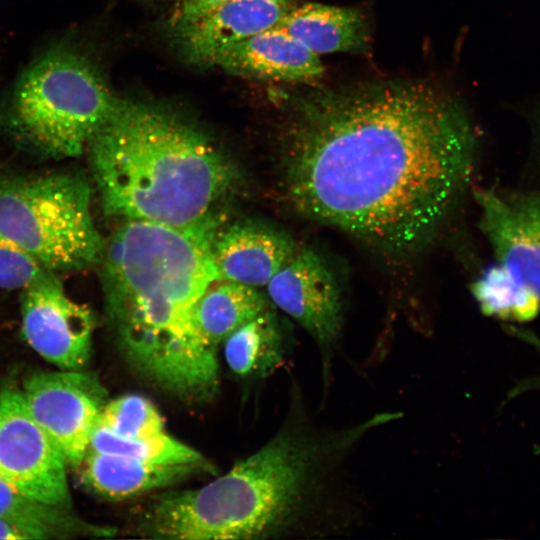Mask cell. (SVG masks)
<instances>
[{
  "instance_id": "1",
  "label": "cell",
  "mask_w": 540,
  "mask_h": 540,
  "mask_svg": "<svg viewBox=\"0 0 540 540\" xmlns=\"http://www.w3.org/2000/svg\"><path fill=\"white\" fill-rule=\"evenodd\" d=\"M477 138L463 105L425 81L313 91L284 131L282 184L292 208L384 253L405 255L463 196Z\"/></svg>"
},
{
  "instance_id": "2",
  "label": "cell",
  "mask_w": 540,
  "mask_h": 540,
  "mask_svg": "<svg viewBox=\"0 0 540 540\" xmlns=\"http://www.w3.org/2000/svg\"><path fill=\"white\" fill-rule=\"evenodd\" d=\"M296 412L224 475L158 496L144 514L142 532L186 540L257 539L292 529L320 539L355 532L364 507L349 465L380 419L372 414L332 426Z\"/></svg>"
},
{
  "instance_id": "3",
  "label": "cell",
  "mask_w": 540,
  "mask_h": 540,
  "mask_svg": "<svg viewBox=\"0 0 540 540\" xmlns=\"http://www.w3.org/2000/svg\"><path fill=\"white\" fill-rule=\"evenodd\" d=\"M215 232L121 220L101 256L107 316L128 361L146 378L187 400H207L219 383L216 350L194 320L204 291L219 280Z\"/></svg>"
},
{
  "instance_id": "4",
  "label": "cell",
  "mask_w": 540,
  "mask_h": 540,
  "mask_svg": "<svg viewBox=\"0 0 540 540\" xmlns=\"http://www.w3.org/2000/svg\"><path fill=\"white\" fill-rule=\"evenodd\" d=\"M87 150L103 210L120 220L216 231V207L239 180L204 131L149 103L121 99Z\"/></svg>"
},
{
  "instance_id": "5",
  "label": "cell",
  "mask_w": 540,
  "mask_h": 540,
  "mask_svg": "<svg viewBox=\"0 0 540 540\" xmlns=\"http://www.w3.org/2000/svg\"><path fill=\"white\" fill-rule=\"evenodd\" d=\"M120 98L86 55L55 46L18 78L9 102L12 126L31 146L55 157H76L116 110Z\"/></svg>"
},
{
  "instance_id": "6",
  "label": "cell",
  "mask_w": 540,
  "mask_h": 540,
  "mask_svg": "<svg viewBox=\"0 0 540 540\" xmlns=\"http://www.w3.org/2000/svg\"><path fill=\"white\" fill-rule=\"evenodd\" d=\"M91 188L74 173L0 181V233L52 272L77 271L101 260L104 249L92 217Z\"/></svg>"
},
{
  "instance_id": "7",
  "label": "cell",
  "mask_w": 540,
  "mask_h": 540,
  "mask_svg": "<svg viewBox=\"0 0 540 540\" xmlns=\"http://www.w3.org/2000/svg\"><path fill=\"white\" fill-rule=\"evenodd\" d=\"M266 288L273 306L295 320L318 348L323 406L333 381L344 325L343 302L336 279L315 250L299 246Z\"/></svg>"
},
{
  "instance_id": "8",
  "label": "cell",
  "mask_w": 540,
  "mask_h": 540,
  "mask_svg": "<svg viewBox=\"0 0 540 540\" xmlns=\"http://www.w3.org/2000/svg\"><path fill=\"white\" fill-rule=\"evenodd\" d=\"M66 467L21 389H0V480L35 499L71 508Z\"/></svg>"
},
{
  "instance_id": "9",
  "label": "cell",
  "mask_w": 540,
  "mask_h": 540,
  "mask_svg": "<svg viewBox=\"0 0 540 540\" xmlns=\"http://www.w3.org/2000/svg\"><path fill=\"white\" fill-rule=\"evenodd\" d=\"M21 392L67 466L79 468L107 402L99 380L81 370L40 371L26 378Z\"/></svg>"
},
{
  "instance_id": "10",
  "label": "cell",
  "mask_w": 540,
  "mask_h": 540,
  "mask_svg": "<svg viewBox=\"0 0 540 540\" xmlns=\"http://www.w3.org/2000/svg\"><path fill=\"white\" fill-rule=\"evenodd\" d=\"M22 334L29 346L62 370H81L92 355V311L72 300L54 272L21 294Z\"/></svg>"
},
{
  "instance_id": "11",
  "label": "cell",
  "mask_w": 540,
  "mask_h": 540,
  "mask_svg": "<svg viewBox=\"0 0 540 540\" xmlns=\"http://www.w3.org/2000/svg\"><path fill=\"white\" fill-rule=\"evenodd\" d=\"M299 245L272 225L244 220L215 232L211 256L219 280L266 286Z\"/></svg>"
},
{
  "instance_id": "12",
  "label": "cell",
  "mask_w": 540,
  "mask_h": 540,
  "mask_svg": "<svg viewBox=\"0 0 540 540\" xmlns=\"http://www.w3.org/2000/svg\"><path fill=\"white\" fill-rule=\"evenodd\" d=\"M294 1L228 0L173 33L187 60L207 64L219 48L272 29Z\"/></svg>"
},
{
  "instance_id": "13",
  "label": "cell",
  "mask_w": 540,
  "mask_h": 540,
  "mask_svg": "<svg viewBox=\"0 0 540 540\" xmlns=\"http://www.w3.org/2000/svg\"><path fill=\"white\" fill-rule=\"evenodd\" d=\"M207 64L237 75L280 81L311 82L324 73L319 55L277 29L223 46Z\"/></svg>"
},
{
  "instance_id": "14",
  "label": "cell",
  "mask_w": 540,
  "mask_h": 540,
  "mask_svg": "<svg viewBox=\"0 0 540 540\" xmlns=\"http://www.w3.org/2000/svg\"><path fill=\"white\" fill-rule=\"evenodd\" d=\"M481 209L480 228L498 263L540 300V236L491 190H474Z\"/></svg>"
},
{
  "instance_id": "15",
  "label": "cell",
  "mask_w": 540,
  "mask_h": 540,
  "mask_svg": "<svg viewBox=\"0 0 540 540\" xmlns=\"http://www.w3.org/2000/svg\"><path fill=\"white\" fill-rule=\"evenodd\" d=\"M83 483L96 494L120 500L182 482L207 464H153L129 457L88 450L81 462Z\"/></svg>"
},
{
  "instance_id": "16",
  "label": "cell",
  "mask_w": 540,
  "mask_h": 540,
  "mask_svg": "<svg viewBox=\"0 0 540 540\" xmlns=\"http://www.w3.org/2000/svg\"><path fill=\"white\" fill-rule=\"evenodd\" d=\"M272 29L280 30L317 55L366 52L369 29L354 8L305 3L292 8Z\"/></svg>"
},
{
  "instance_id": "17",
  "label": "cell",
  "mask_w": 540,
  "mask_h": 540,
  "mask_svg": "<svg viewBox=\"0 0 540 540\" xmlns=\"http://www.w3.org/2000/svg\"><path fill=\"white\" fill-rule=\"evenodd\" d=\"M267 300L256 287L214 281L195 307L194 320L201 339L216 350L233 331L269 309Z\"/></svg>"
},
{
  "instance_id": "18",
  "label": "cell",
  "mask_w": 540,
  "mask_h": 540,
  "mask_svg": "<svg viewBox=\"0 0 540 540\" xmlns=\"http://www.w3.org/2000/svg\"><path fill=\"white\" fill-rule=\"evenodd\" d=\"M0 518L27 531L33 539L111 536L112 528L87 523L71 508L30 497L0 480Z\"/></svg>"
},
{
  "instance_id": "19",
  "label": "cell",
  "mask_w": 540,
  "mask_h": 540,
  "mask_svg": "<svg viewBox=\"0 0 540 540\" xmlns=\"http://www.w3.org/2000/svg\"><path fill=\"white\" fill-rule=\"evenodd\" d=\"M283 340L277 315L270 307L223 341L227 365L241 376L270 372L284 359Z\"/></svg>"
},
{
  "instance_id": "20",
  "label": "cell",
  "mask_w": 540,
  "mask_h": 540,
  "mask_svg": "<svg viewBox=\"0 0 540 540\" xmlns=\"http://www.w3.org/2000/svg\"><path fill=\"white\" fill-rule=\"evenodd\" d=\"M481 312L506 321L526 322L535 318L540 300L518 283L499 263L490 266L471 285Z\"/></svg>"
},
{
  "instance_id": "21",
  "label": "cell",
  "mask_w": 540,
  "mask_h": 540,
  "mask_svg": "<svg viewBox=\"0 0 540 540\" xmlns=\"http://www.w3.org/2000/svg\"><path fill=\"white\" fill-rule=\"evenodd\" d=\"M89 449L153 464H207L201 453L166 432L125 438L97 424Z\"/></svg>"
},
{
  "instance_id": "22",
  "label": "cell",
  "mask_w": 540,
  "mask_h": 540,
  "mask_svg": "<svg viewBox=\"0 0 540 540\" xmlns=\"http://www.w3.org/2000/svg\"><path fill=\"white\" fill-rule=\"evenodd\" d=\"M98 424L125 438H140L165 432L162 416L145 397L128 394L104 405Z\"/></svg>"
},
{
  "instance_id": "23",
  "label": "cell",
  "mask_w": 540,
  "mask_h": 540,
  "mask_svg": "<svg viewBox=\"0 0 540 540\" xmlns=\"http://www.w3.org/2000/svg\"><path fill=\"white\" fill-rule=\"evenodd\" d=\"M49 272L30 252L0 233V288L22 291Z\"/></svg>"
},
{
  "instance_id": "24",
  "label": "cell",
  "mask_w": 540,
  "mask_h": 540,
  "mask_svg": "<svg viewBox=\"0 0 540 540\" xmlns=\"http://www.w3.org/2000/svg\"><path fill=\"white\" fill-rule=\"evenodd\" d=\"M228 0H176L168 20L170 29L179 30Z\"/></svg>"
},
{
  "instance_id": "25",
  "label": "cell",
  "mask_w": 540,
  "mask_h": 540,
  "mask_svg": "<svg viewBox=\"0 0 540 540\" xmlns=\"http://www.w3.org/2000/svg\"><path fill=\"white\" fill-rule=\"evenodd\" d=\"M508 204L540 236V194L520 195L511 199Z\"/></svg>"
},
{
  "instance_id": "26",
  "label": "cell",
  "mask_w": 540,
  "mask_h": 540,
  "mask_svg": "<svg viewBox=\"0 0 540 540\" xmlns=\"http://www.w3.org/2000/svg\"><path fill=\"white\" fill-rule=\"evenodd\" d=\"M0 540H34L24 529L16 524L0 518Z\"/></svg>"
},
{
  "instance_id": "27",
  "label": "cell",
  "mask_w": 540,
  "mask_h": 540,
  "mask_svg": "<svg viewBox=\"0 0 540 540\" xmlns=\"http://www.w3.org/2000/svg\"><path fill=\"white\" fill-rule=\"evenodd\" d=\"M510 331L516 334L519 338L533 344L536 348H538V350H540V340L532 333L514 327H510Z\"/></svg>"
},
{
  "instance_id": "28",
  "label": "cell",
  "mask_w": 540,
  "mask_h": 540,
  "mask_svg": "<svg viewBox=\"0 0 540 540\" xmlns=\"http://www.w3.org/2000/svg\"><path fill=\"white\" fill-rule=\"evenodd\" d=\"M151 1V0H150Z\"/></svg>"
}]
</instances>
